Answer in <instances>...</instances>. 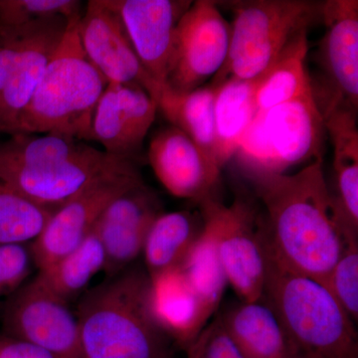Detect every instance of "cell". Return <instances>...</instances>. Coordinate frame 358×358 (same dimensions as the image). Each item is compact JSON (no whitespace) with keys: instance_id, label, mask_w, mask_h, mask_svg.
<instances>
[{"instance_id":"1","label":"cell","mask_w":358,"mask_h":358,"mask_svg":"<svg viewBox=\"0 0 358 358\" xmlns=\"http://www.w3.org/2000/svg\"><path fill=\"white\" fill-rule=\"evenodd\" d=\"M265 207V245L287 267L322 286L348 238L358 236L341 218L319 157L296 173L252 178Z\"/></svg>"},{"instance_id":"2","label":"cell","mask_w":358,"mask_h":358,"mask_svg":"<svg viewBox=\"0 0 358 358\" xmlns=\"http://www.w3.org/2000/svg\"><path fill=\"white\" fill-rule=\"evenodd\" d=\"M83 358H169L150 307V279L126 270L90 289L77 313Z\"/></svg>"},{"instance_id":"3","label":"cell","mask_w":358,"mask_h":358,"mask_svg":"<svg viewBox=\"0 0 358 358\" xmlns=\"http://www.w3.org/2000/svg\"><path fill=\"white\" fill-rule=\"evenodd\" d=\"M265 253L262 300L279 320L296 357L358 358L355 322L333 294L279 262L266 245Z\"/></svg>"},{"instance_id":"4","label":"cell","mask_w":358,"mask_h":358,"mask_svg":"<svg viewBox=\"0 0 358 358\" xmlns=\"http://www.w3.org/2000/svg\"><path fill=\"white\" fill-rule=\"evenodd\" d=\"M81 14L70 18L57 50L10 134H46L92 140V121L108 81L80 38Z\"/></svg>"},{"instance_id":"5","label":"cell","mask_w":358,"mask_h":358,"mask_svg":"<svg viewBox=\"0 0 358 358\" xmlns=\"http://www.w3.org/2000/svg\"><path fill=\"white\" fill-rule=\"evenodd\" d=\"M322 6L303 0L234 2L229 52L212 85L228 78H262L300 33L322 20Z\"/></svg>"},{"instance_id":"6","label":"cell","mask_w":358,"mask_h":358,"mask_svg":"<svg viewBox=\"0 0 358 358\" xmlns=\"http://www.w3.org/2000/svg\"><path fill=\"white\" fill-rule=\"evenodd\" d=\"M324 131L310 88L293 101L258 110L234 157L251 179L287 173L292 167L322 157Z\"/></svg>"},{"instance_id":"7","label":"cell","mask_w":358,"mask_h":358,"mask_svg":"<svg viewBox=\"0 0 358 358\" xmlns=\"http://www.w3.org/2000/svg\"><path fill=\"white\" fill-rule=\"evenodd\" d=\"M324 33L317 53L320 75L310 82L322 117L358 110V1L322 2Z\"/></svg>"},{"instance_id":"8","label":"cell","mask_w":358,"mask_h":358,"mask_svg":"<svg viewBox=\"0 0 358 358\" xmlns=\"http://www.w3.org/2000/svg\"><path fill=\"white\" fill-rule=\"evenodd\" d=\"M143 180L131 160L98 176L58 207L38 238L30 244L39 271L77 248L95 227L108 205Z\"/></svg>"},{"instance_id":"9","label":"cell","mask_w":358,"mask_h":358,"mask_svg":"<svg viewBox=\"0 0 358 358\" xmlns=\"http://www.w3.org/2000/svg\"><path fill=\"white\" fill-rule=\"evenodd\" d=\"M214 224L228 282L241 301L262 300L266 278L265 223L244 199L224 205L212 196L199 202Z\"/></svg>"},{"instance_id":"10","label":"cell","mask_w":358,"mask_h":358,"mask_svg":"<svg viewBox=\"0 0 358 358\" xmlns=\"http://www.w3.org/2000/svg\"><path fill=\"white\" fill-rule=\"evenodd\" d=\"M230 32L216 2L192 1L176 26L164 86L183 93L215 77L227 59Z\"/></svg>"},{"instance_id":"11","label":"cell","mask_w":358,"mask_h":358,"mask_svg":"<svg viewBox=\"0 0 358 358\" xmlns=\"http://www.w3.org/2000/svg\"><path fill=\"white\" fill-rule=\"evenodd\" d=\"M2 324L11 338L38 345L56 358H83L77 317L37 275L7 299Z\"/></svg>"},{"instance_id":"12","label":"cell","mask_w":358,"mask_h":358,"mask_svg":"<svg viewBox=\"0 0 358 358\" xmlns=\"http://www.w3.org/2000/svg\"><path fill=\"white\" fill-rule=\"evenodd\" d=\"M79 33L87 57L108 83L138 85L155 102L160 87L141 65L121 18L103 0L88 2Z\"/></svg>"},{"instance_id":"13","label":"cell","mask_w":358,"mask_h":358,"mask_svg":"<svg viewBox=\"0 0 358 358\" xmlns=\"http://www.w3.org/2000/svg\"><path fill=\"white\" fill-rule=\"evenodd\" d=\"M121 18L141 65L164 86L176 26L192 1L178 0H103Z\"/></svg>"},{"instance_id":"14","label":"cell","mask_w":358,"mask_h":358,"mask_svg":"<svg viewBox=\"0 0 358 358\" xmlns=\"http://www.w3.org/2000/svg\"><path fill=\"white\" fill-rule=\"evenodd\" d=\"M162 213V202L143 180L108 205L95 226L107 256L108 277L121 274L143 254L148 231Z\"/></svg>"},{"instance_id":"15","label":"cell","mask_w":358,"mask_h":358,"mask_svg":"<svg viewBox=\"0 0 358 358\" xmlns=\"http://www.w3.org/2000/svg\"><path fill=\"white\" fill-rule=\"evenodd\" d=\"M129 160L88 147L74 159L37 169L0 166V181L32 201L56 210L94 179Z\"/></svg>"},{"instance_id":"16","label":"cell","mask_w":358,"mask_h":358,"mask_svg":"<svg viewBox=\"0 0 358 358\" xmlns=\"http://www.w3.org/2000/svg\"><path fill=\"white\" fill-rule=\"evenodd\" d=\"M148 160L164 188L178 199L200 202L211 196L221 169L180 129L171 126L152 138Z\"/></svg>"},{"instance_id":"17","label":"cell","mask_w":358,"mask_h":358,"mask_svg":"<svg viewBox=\"0 0 358 358\" xmlns=\"http://www.w3.org/2000/svg\"><path fill=\"white\" fill-rule=\"evenodd\" d=\"M68 21L63 16H56L35 24L6 88L0 94V133L11 134L62 41Z\"/></svg>"},{"instance_id":"18","label":"cell","mask_w":358,"mask_h":358,"mask_svg":"<svg viewBox=\"0 0 358 358\" xmlns=\"http://www.w3.org/2000/svg\"><path fill=\"white\" fill-rule=\"evenodd\" d=\"M150 279L155 320L169 338L189 348L211 315L179 266Z\"/></svg>"},{"instance_id":"19","label":"cell","mask_w":358,"mask_h":358,"mask_svg":"<svg viewBox=\"0 0 358 358\" xmlns=\"http://www.w3.org/2000/svg\"><path fill=\"white\" fill-rule=\"evenodd\" d=\"M219 317L224 331L244 358L296 357L279 320L267 303L240 301Z\"/></svg>"},{"instance_id":"20","label":"cell","mask_w":358,"mask_h":358,"mask_svg":"<svg viewBox=\"0 0 358 358\" xmlns=\"http://www.w3.org/2000/svg\"><path fill=\"white\" fill-rule=\"evenodd\" d=\"M259 79L228 78L220 83L212 85L215 87L216 162L221 169L234 157L242 138L258 113L255 94Z\"/></svg>"},{"instance_id":"21","label":"cell","mask_w":358,"mask_h":358,"mask_svg":"<svg viewBox=\"0 0 358 358\" xmlns=\"http://www.w3.org/2000/svg\"><path fill=\"white\" fill-rule=\"evenodd\" d=\"M326 131L334 145V202L341 218L358 231V129L357 114L331 113L324 117Z\"/></svg>"},{"instance_id":"22","label":"cell","mask_w":358,"mask_h":358,"mask_svg":"<svg viewBox=\"0 0 358 358\" xmlns=\"http://www.w3.org/2000/svg\"><path fill=\"white\" fill-rule=\"evenodd\" d=\"M214 100L215 87L212 85L183 93L162 86L155 103L157 110L164 114L171 126L189 136L204 154L217 164Z\"/></svg>"},{"instance_id":"23","label":"cell","mask_w":358,"mask_h":358,"mask_svg":"<svg viewBox=\"0 0 358 358\" xmlns=\"http://www.w3.org/2000/svg\"><path fill=\"white\" fill-rule=\"evenodd\" d=\"M203 227L200 211L160 214L152 223L143 245V255L148 277L180 266Z\"/></svg>"},{"instance_id":"24","label":"cell","mask_w":358,"mask_h":358,"mask_svg":"<svg viewBox=\"0 0 358 358\" xmlns=\"http://www.w3.org/2000/svg\"><path fill=\"white\" fill-rule=\"evenodd\" d=\"M308 50V31H303L285 48L271 69L259 79L255 94L258 110L272 109L293 101L310 89Z\"/></svg>"},{"instance_id":"25","label":"cell","mask_w":358,"mask_h":358,"mask_svg":"<svg viewBox=\"0 0 358 358\" xmlns=\"http://www.w3.org/2000/svg\"><path fill=\"white\" fill-rule=\"evenodd\" d=\"M200 213L204 220L203 230L179 267L196 292L207 313L212 315L222 300L229 282L219 255L214 224L208 216L201 211Z\"/></svg>"},{"instance_id":"26","label":"cell","mask_w":358,"mask_h":358,"mask_svg":"<svg viewBox=\"0 0 358 358\" xmlns=\"http://www.w3.org/2000/svg\"><path fill=\"white\" fill-rule=\"evenodd\" d=\"M107 263L105 248L95 227L76 249L39 271L37 277L52 293L69 301L82 293Z\"/></svg>"},{"instance_id":"27","label":"cell","mask_w":358,"mask_h":358,"mask_svg":"<svg viewBox=\"0 0 358 358\" xmlns=\"http://www.w3.org/2000/svg\"><path fill=\"white\" fill-rule=\"evenodd\" d=\"M89 145L65 136L46 134H13V138L0 145V166L37 169L74 159Z\"/></svg>"},{"instance_id":"28","label":"cell","mask_w":358,"mask_h":358,"mask_svg":"<svg viewBox=\"0 0 358 358\" xmlns=\"http://www.w3.org/2000/svg\"><path fill=\"white\" fill-rule=\"evenodd\" d=\"M54 211L0 181V245L34 241Z\"/></svg>"},{"instance_id":"29","label":"cell","mask_w":358,"mask_h":358,"mask_svg":"<svg viewBox=\"0 0 358 358\" xmlns=\"http://www.w3.org/2000/svg\"><path fill=\"white\" fill-rule=\"evenodd\" d=\"M92 140L100 143L107 154L129 159L143 145L134 138L124 121L114 83L108 84L96 103L92 121Z\"/></svg>"},{"instance_id":"30","label":"cell","mask_w":358,"mask_h":358,"mask_svg":"<svg viewBox=\"0 0 358 358\" xmlns=\"http://www.w3.org/2000/svg\"><path fill=\"white\" fill-rule=\"evenodd\" d=\"M324 288L333 294L348 317L358 320V237L346 240L341 257L329 273Z\"/></svg>"},{"instance_id":"31","label":"cell","mask_w":358,"mask_h":358,"mask_svg":"<svg viewBox=\"0 0 358 358\" xmlns=\"http://www.w3.org/2000/svg\"><path fill=\"white\" fill-rule=\"evenodd\" d=\"M81 2L76 0H0V26L18 27L36 21L79 15Z\"/></svg>"},{"instance_id":"32","label":"cell","mask_w":358,"mask_h":358,"mask_svg":"<svg viewBox=\"0 0 358 358\" xmlns=\"http://www.w3.org/2000/svg\"><path fill=\"white\" fill-rule=\"evenodd\" d=\"M117 98L124 121L134 138L143 145L154 124L157 103L145 89L134 84H115Z\"/></svg>"},{"instance_id":"33","label":"cell","mask_w":358,"mask_h":358,"mask_svg":"<svg viewBox=\"0 0 358 358\" xmlns=\"http://www.w3.org/2000/svg\"><path fill=\"white\" fill-rule=\"evenodd\" d=\"M31 246L27 244L0 245V298L10 296L31 271Z\"/></svg>"},{"instance_id":"34","label":"cell","mask_w":358,"mask_h":358,"mask_svg":"<svg viewBox=\"0 0 358 358\" xmlns=\"http://www.w3.org/2000/svg\"><path fill=\"white\" fill-rule=\"evenodd\" d=\"M37 22L38 21L18 27L0 26V94L6 88L7 81Z\"/></svg>"},{"instance_id":"35","label":"cell","mask_w":358,"mask_h":358,"mask_svg":"<svg viewBox=\"0 0 358 358\" xmlns=\"http://www.w3.org/2000/svg\"><path fill=\"white\" fill-rule=\"evenodd\" d=\"M197 358H244L226 331L217 317L190 345Z\"/></svg>"},{"instance_id":"36","label":"cell","mask_w":358,"mask_h":358,"mask_svg":"<svg viewBox=\"0 0 358 358\" xmlns=\"http://www.w3.org/2000/svg\"><path fill=\"white\" fill-rule=\"evenodd\" d=\"M0 358H56L44 348L21 339L0 341Z\"/></svg>"},{"instance_id":"37","label":"cell","mask_w":358,"mask_h":358,"mask_svg":"<svg viewBox=\"0 0 358 358\" xmlns=\"http://www.w3.org/2000/svg\"><path fill=\"white\" fill-rule=\"evenodd\" d=\"M187 358H197L196 355H195V352H193V350L190 346L187 348Z\"/></svg>"},{"instance_id":"38","label":"cell","mask_w":358,"mask_h":358,"mask_svg":"<svg viewBox=\"0 0 358 358\" xmlns=\"http://www.w3.org/2000/svg\"><path fill=\"white\" fill-rule=\"evenodd\" d=\"M294 358H301V357H294Z\"/></svg>"}]
</instances>
